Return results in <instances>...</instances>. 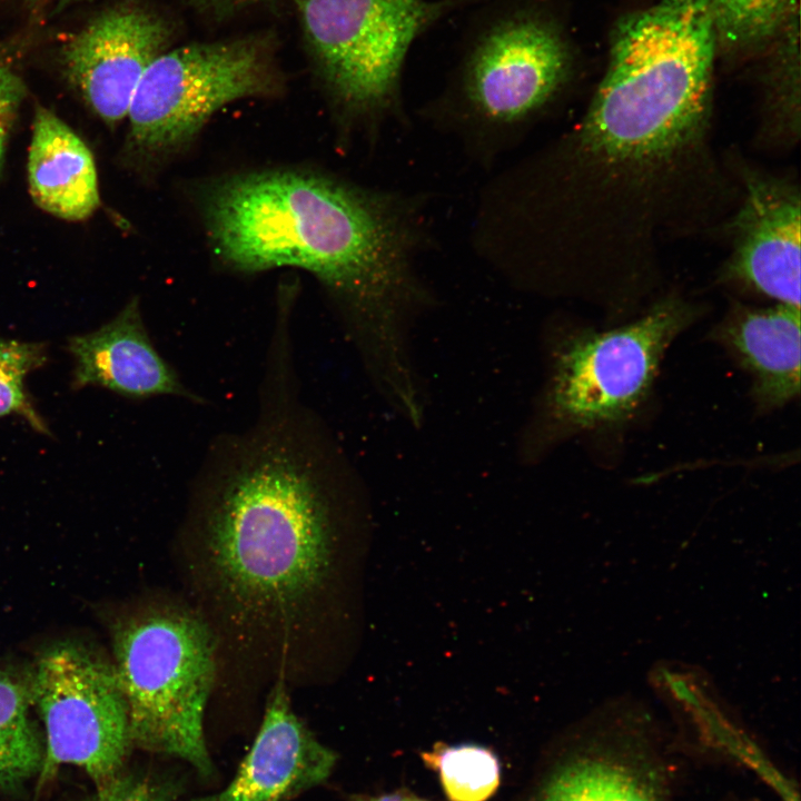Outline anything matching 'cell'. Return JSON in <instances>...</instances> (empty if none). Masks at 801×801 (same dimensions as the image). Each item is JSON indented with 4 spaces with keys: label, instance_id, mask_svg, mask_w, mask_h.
I'll use <instances>...</instances> for the list:
<instances>
[{
    "label": "cell",
    "instance_id": "8",
    "mask_svg": "<svg viewBox=\"0 0 801 801\" xmlns=\"http://www.w3.org/2000/svg\"><path fill=\"white\" fill-rule=\"evenodd\" d=\"M279 85L268 43L258 37L167 49L135 89L127 113L128 146L145 160L168 158L222 107L273 95Z\"/></svg>",
    "mask_w": 801,
    "mask_h": 801
},
{
    "label": "cell",
    "instance_id": "23",
    "mask_svg": "<svg viewBox=\"0 0 801 801\" xmlns=\"http://www.w3.org/2000/svg\"><path fill=\"white\" fill-rule=\"evenodd\" d=\"M348 801H431L406 790L398 789L390 792H383L376 795L355 793L348 795Z\"/></svg>",
    "mask_w": 801,
    "mask_h": 801
},
{
    "label": "cell",
    "instance_id": "4",
    "mask_svg": "<svg viewBox=\"0 0 801 801\" xmlns=\"http://www.w3.org/2000/svg\"><path fill=\"white\" fill-rule=\"evenodd\" d=\"M571 68L570 47L552 21L515 13L483 34L455 85L419 117L492 170L543 117Z\"/></svg>",
    "mask_w": 801,
    "mask_h": 801
},
{
    "label": "cell",
    "instance_id": "19",
    "mask_svg": "<svg viewBox=\"0 0 801 801\" xmlns=\"http://www.w3.org/2000/svg\"><path fill=\"white\" fill-rule=\"evenodd\" d=\"M798 18L788 24L781 36L769 48L774 53L768 79L770 120L778 128H783V132L788 137H798L800 129Z\"/></svg>",
    "mask_w": 801,
    "mask_h": 801
},
{
    "label": "cell",
    "instance_id": "24",
    "mask_svg": "<svg viewBox=\"0 0 801 801\" xmlns=\"http://www.w3.org/2000/svg\"><path fill=\"white\" fill-rule=\"evenodd\" d=\"M197 3L214 8H226L239 3L241 0H194Z\"/></svg>",
    "mask_w": 801,
    "mask_h": 801
},
{
    "label": "cell",
    "instance_id": "14",
    "mask_svg": "<svg viewBox=\"0 0 801 801\" xmlns=\"http://www.w3.org/2000/svg\"><path fill=\"white\" fill-rule=\"evenodd\" d=\"M715 338L751 374L759 409H777L799 396L800 308L736 307L715 329Z\"/></svg>",
    "mask_w": 801,
    "mask_h": 801
},
{
    "label": "cell",
    "instance_id": "2",
    "mask_svg": "<svg viewBox=\"0 0 801 801\" xmlns=\"http://www.w3.org/2000/svg\"><path fill=\"white\" fill-rule=\"evenodd\" d=\"M204 207L228 266L312 273L344 309L375 380L413 377L409 327L435 303L419 270L434 243L427 196L276 169L222 180Z\"/></svg>",
    "mask_w": 801,
    "mask_h": 801
},
{
    "label": "cell",
    "instance_id": "6",
    "mask_svg": "<svg viewBox=\"0 0 801 801\" xmlns=\"http://www.w3.org/2000/svg\"><path fill=\"white\" fill-rule=\"evenodd\" d=\"M297 6L306 44L343 117L373 138L402 125L406 55L449 1L297 0Z\"/></svg>",
    "mask_w": 801,
    "mask_h": 801
},
{
    "label": "cell",
    "instance_id": "22",
    "mask_svg": "<svg viewBox=\"0 0 801 801\" xmlns=\"http://www.w3.org/2000/svg\"><path fill=\"white\" fill-rule=\"evenodd\" d=\"M24 89L20 78L0 62V164L10 129L24 97Z\"/></svg>",
    "mask_w": 801,
    "mask_h": 801
},
{
    "label": "cell",
    "instance_id": "3",
    "mask_svg": "<svg viewBox=\"0 0 801 801\" xmlns=\"http://www.w3.org/2000/svg\"><path fill=\"white\" fill-rule=\"evenodd\" d=\"M112 645L132 745L182 759L211 777L204 720L219 662L205 619L184 596H157L116 622Z\"/></svg>",
    "mask_w": 801,
    "mask_h": 801
},
{
    "label": "cell",
    "instance_id": "21",
    "mask_svg": "<svg viewBox=\"0 0 801 801\" xmlns=\"http://www.w3.org/2000/svg\"><path fill=\"white\" fill-rule=\"evenodd\" d=\"M88 801H175V798L168 785L140 777L118 773L98 784L97 791Z\"/></svg>",
    "mask_w": 801,
    "mask_h": 801
},
{
    "label": "cell",
    "instance_id": "17",
    "mask_svg": "<svg viewBox=\"0 0 801 801\" xmlns=\"http://www.w3.org/2000/svg\"><path fill=\"white\" fill-rule=\"evenodd\" d=\"M718 51L731 57L759 53L799 17L798 0H710Z\"/></svg>",
    "mask_w": 801,
    "mask_h": 801
},
{
    "label": "cell",
    "instance_id": "9",
    "mask_svg": "<svg viewBox=\"0 0 801 801\" xmlns=\"http://www.w3.org/2000/svg\"><path fill=\"white\" fill-rule=\"evenodd\" d=\"M29 684L46 732L41 781L65 764L82 769L97 785L117 775L132 742L112 663L61 642L42 653Z\"/></svg>",
    "mask_w": 801,
    "mask_h": 801
},
{
    "label": "cell",
    "instance_id": "11",
    "mask_svg": "<svg viewBox=\"0 0 801 801\" xmlns=\"http://www.w3.org/2000/svg\"><path fill=\"white\" fill-rule=\"evenodd\" d=\"M745 194L733 218L728 280L800 308L801 199L782 179L744 177Z\"/></svg>",
    "mask_w": 801,
    "mask_h": 801
},
{
    "label": "cell",
    "instance_id": "10",
    "mask_svg": "<svg viewBox=\"0 0 801 801\" xmlns=\"http://www.w3.org/2000/svg\"><path fill=\"white\" fill-rule=\"evenodd\" d=\"M171 27L135 3L110 7L90 19L61 51L63 72L105 122L127 117L135 89L147 68L168 49Z\"/></svg>",
    "mask_w": 801,
    "mask_h": 801
},
{
    "label": "cell",
    "instance_id": "18",
    "mask_svg": "<svg viewBox=\"0 0 801 801\" xmlns=\"http://www.w3.org/2000/svg\"><path fill=\"white\" fill-rule=\"evenodd\" d=\"M421 758L437 773L448 801H488L501 784L500 759L485 745L437 742Z\"/></svg>",
    "mask_w": 801,
    "mask_h": 801
},
{
    "label": "cell",
    "instance_id": "15",
    "mask_svg": "<svg viewBox=\"0 0 801 801\" xmlns=\"http://www.w3.org/2000/svg\"><path fill=\"white\" fill-rule=\"evenodd\" d=\"M34 202L66 220H82L99 206L97 169L82 139L52 111L37 107L28 155Z\"/></svg>",
    "mask_w": 801,
    "mask_h": 801
},
{
    "label": "cell",
    "instance_id": "20",
    "mask_svg": "<svg viewBox=\"0 0 801 801\" xmlns=\"http://www.w3.org/2000/svg\"><path fill=\"white\" fill-rule=\"evenodd\" d=\"M46 362L44 344L0 337V417L19 415L41 434H49L48 426L33 407L24 380Z\"/></svg>",
    "mask_w": 801,
    "mask_h": 801
},
{
    "label": "cell",
    "instance_id": "16",
    "mask_svg": "<svg viewBox=\"0 0 801 801\" xmlns=\"http://www.w3.org/2000/svg\"><path fill=\"white\" fill-rule=\"evenodd\" d=\"M29 676L0 669V788H11L39 774L44 743L30 716Z\"/></svg>",
    "mask_w": 801,
    "mask_h": 801
},
{
    "label": "cell",
    "instance_id": "1",
    "mask_svg": "<svg viewBox=\"0 0 801 801\" xmlns=\"http://www.w3.org/2000/svg\"><path fill=\"white\" fill-rule=\"evenodd\" d=\"M281 389L266 384L255 425L212 447L176 543L184 597L217 641L216 689L235 673L312 684L340 616L346 465Z\"/></svg>",
    "mask_w": 801,
    "mask_h": 801
},
{
    "label": "cell",
    "instance_id": "13",
    "mask_svg": "<svg viewBox=\"0 0 801 801\" xmlns=\"http://www.w3.org/2000/svg\"><path fill=\"white\" fill-rule=\"evenodd\" d=\"M75 359L72 387L96 385L131 398L169 395L198 400L158 353L132 298L97 330L69 338Z\"/></svg>",
    "mask_w": 801,
    "mask_h": 801
},
{
    "label": "cell",
    "instance_id": "7",
    "mask_svg": "<svg viewBox=\"0 0 801 801\" xmlns=\"http://www.w3.org/2000/svg\"><path fill=\"white\" fill-rule=\"evenodd\" d=\"M685 751L651 706L611 699L551 746L525 801H681ZM720 801H758L728 795Z\"/></svg>",
    "mask_w": 801,
    "mask_h": 801
},
{
    "label": "cell",
    "instance_id": "5",
    "mask_svg": "<svg viewBox=\"0 0 801 801\" xmlns=\"http://www.w3.org/2000/svg\"><path fill=\"white\" fill-rule=\"evenodd\" d=\"M695 315L693 306L666 298L627 325L565 338L523 453L536 456L564 436L629 418L649 395L666 348Z\"/></svg>",
    "mask_w": 801,
    "mask_h": 801
},
{
    "label": "cell",
    "instance_id": "12",
    "mask_svg": "<svg viewBox=\"0 0 801 801\" xmlns=\"http://www.w3.org/2000/svg\"><path fill=\"white\" fill-rule=\"evenodd\" d=\"M337 758L296 715L289 686L278 680L269 688L258 733L235 778L221 791L189 801H293L324 783Z\"/></svg>",
    "mask_w": 801,
    "mask_h": 801
}]
</instances>
